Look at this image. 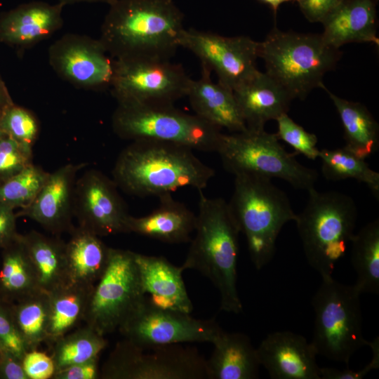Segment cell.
<instances>
[{"label":"cell","instance_id":"9a60e30c","mask_svg":"<svg viewBox=\"0 0 379 379\" xmlns=\"http://www.w3.org/2000/svg\"><path fill=\"white\" fill-rule=\"evenodd\" d=\"M48 56L58 76L76 88L100 91L111 87L115 60L99 39L66 34L50 46Z\"/></svg>","mask_w":379,"mask_h":379},{"label":"cell","instance_id":"8d00e7d4","mask_svg":"<svg viewBox=\"0 0 379 379\" xmlns=\"http://www.w3.org/2000/svg\"><path fill=\"white\" fill-rule=\"evenodd\" d=\"M278 130L275 133L298 154H302L307 159L315 160L319 157L320 150L317 147V137L315 134L306 131L301 126L291 119L287 113L277 119Z\"/></svg>","mask_w":379,"mask_h":379},{"label":"cell","instance_id":"ab89813d","mask_svg":"<svg viewBox=\"0 0 379 379\" xmlns=\"http://www.w3.org/2000/svg\"><path fill=\"white\" fill-rule=\"evenodd\" d=\"M22 364L28 379H50L56 372L51 355L37 349L27 351L22 357Z\"/></svg>","mask_w":379,"mask_h":379},{"label":"cell","instance_id":"f35d334b","mask_svg":"<svg viewBox=\"0 0 379 379\" xmlns=\"http://www.w3.org/2000/svg\"><path fill=\"white\" fill-rule=\"evenodd\" d=\"M0 348L22 359L28 351L15 326L11 304L0 300Z\"/></svg>","mask_w":379,"mask_h":379},{"label":"cell","instance_id":"44dd1931","mask_svg":"<svg viewBox=\"0 0 379 379\" xmlns=\"http://www.w3.org/2000/svg\"><path fill=\"white\" fill-rule=\"evenodd\" d=\"M234 95L247 128L264 129L270 120L288 112L293 98L272 77L258 71Z\"/></svg>","mask_w":379,"mask_h":379},{"label":"cell","instance_id":"5b68a950","mask_svg":"<svg viewBox=\"0 0 379 379\" xmlns=\"http://www.w3.org/2000/svg\"><path fill=\"white\" fill-rule=\"evenodd\" d=\"M341 55L321 34L283 32L277 27L258 42V58L265 62L266 73L293 99L303 100L321 87L324 74L335 67Z\"/></svg>","mask_w":379,"mask_h":379},{"label":"cell","instance_id":"f6af8a7d","mask_svg":"<svg viewBox=\"0 0 379 379\" xmlns=\"http://www.w3.org/2000/svg\"><path fill=\"white\" fill-rule=\"evenodd\" d=\"M0 379H28L22 368V359L1 348Z\"/></svg>","mask_w":379,"mask_h":379},{"label":"cell","instance_id":"6da1fadb","mask_svg":"<svg viewBox=\"0 0 379 379\" xmlns=\"http://www.w3.org/2000/svg\"><path fill=\"white\" fill-rule=\"evenodd\" d=\"M98 39L114 60H170L180 46L184 14L173 0H112Z\"/></svg>","mask_w":379,"mask_h":379},{"label":"cell","instance_id":"836d02e7","mask_svg":"<svg viewBox=\"0 0 379 379\" xmlns=\"http://www.w3.org/2000/svg\"><path fill=\"white\" fill-rule=\"evenodd\" d=\"M321 172L328 180L355 179L365 183L375 198L379 197V173L371 169L365 159L358 157L345 147L320 150Z\"/></svg>","mask_w":379,"mask_h":379},{"label":"cell","instance_id":"b9f144b4","mask_svg":"<svg viewBox=\"0 0 379 379\" xmlns=\"http://www.w3.org/2000/svg\"><path fill=\"white\" fill-rule=\"evenodd\" d=\"M300 11L312 22H322L342 0H296Z\"/></svg>","mask_w":379,"mask_h":379},{"label":"cell","instance_id":"4316f807","mask_svg":"<svg viewBox=\"0 0 379 379\" xmlns=\"http://www.w3.org/2000/svg\"><path fill=\"white\" fill-rule=\"evenodd\" d=\"M22 239L41 291L49 293L68 283L65 242L34 230L22 234Z\"/></svg>","mask_w":379,"mask_h":379},{"label":"cell","instance_id":"e575fe53","mask_svg":"<svg viewBox=\"0 0 379 379\" xmlns=\"http://www.w3.org/2000/svg\"><path fill=\"white\" fill-rule=\"evenodd\" d=\"M49 173L29 164L22 171L0 184V203L13 208H24L34 199Z\"/></svg>","mask_w":379,"mask_h":379},{"label":"cell","instance_id":"7402d4cb","mask_svg":"<svg viewBox=\"0 0 379 379\" xmlns=\"http://www.w3.org/2000/svg\"><path fill=\"white\" fill-rule=\"evenodd\" d=\"M211 70L201 65V77L191 80L187 95L194 114L232 133L247 129L233 91L211 78Z\"/></svg>","mask_w":379,"mask_h":379},{"label":"cell","instance_id":"8fae6325","mask_svg":"<svg viewBox=\"0 0 379 379\" xmlns=\"http://www.w3.org/2000/svg\"><path fill=\"white\" fill-rule=\"evenodd\" d=\"M145 297L134 252L110 247L107 267L93 288L84 321L105 336L118 329Z\"/></svg>","mask_w":379,"mask_h":379},{"label":"cell","instance_id":"603a6c76","mask_svg":"<svg viewBox=\"0 0 379 379\" xmlns=\"http://www.w3.org/2000/svg\"><path fill=\"white\" fill-rule=\"evenodd\" d=\"M378 0H342L321 22V34L330 46L339 48L350 43L379 45L377 37Z\"/></svg>","mask_w":379,"mask_h":379},{"label":"cell","instance_id":"ffe728a7","mask_svg":"<svg viewBox=\"0 0 379 379\" xmlns=\"http://www.w3.org/2000/svg\"><path fill=\"white\" fill-rule=\"evenodd\" d=\"M142 288L156 306L190 314L192 302L182 279V269L162 256L134 252Z\"/></svg>","mask_w":379,"mask_h":379},{"label":"cell","instance_id":"4fadbf2b","mask_svg":"<svg viewBox=\"0 0 379 379\" xmlns=\"http://www.w3.org/2000/svg\"><path fill=\"white\" fill-rule=\"evenodd\" d=\"M118 330L124 339L141 347L213 344L223 331L214 319H196L188 313L157 307L146 295Z\"/></svg>","mask_w":379,"mask_h":379},{"label":"cell","instance_id":"bcb514c9","mask_svg":"<svg viewBox=\"0 0 379 379\" xmlns=\"http://www.w3.org/2000/svg\"><path fill=\"white\" fill-rule=\"evenodd\" d=\"M13 102L8 90L0 76V107H5Z\"/></svg>","mask_w":379,"mask_h":379},{"label":"cell","instance_id":"74e56055","mask_svg":"<svg viewBox=\"0 0 379 379\" xmlns=\"http://www.w3.org/2000/svg\"><path fill=\"white\" fill-rule=\"evenodd\" d=\"M32 149L7 135L0 139V184L32 164Z\"/></svg>","mask_w":379,"mask_h":379},{"label":"cell","instance_id":"4dcf8cb0","mask_svg":"<svg viewBox=\"0 0 379 379\" xmlns=\"http://www.w3.org/2000/svg\"><path fill=\"white\" fill-rule=\"evenodd\" d=\"M351 261L357 273L355 288L361 294L379 293V220L368 222L351 239Z\"/></svg>","mask_w":379,"mask_h":379},{"label":"cell","instance_id":"7c38bea8","mask_svg":"<svg viewBox=\"0 0 379 379\" xmlns=\"http://www.w3.org/2000/svg\"><path fill=\"white\" fill-rule=\"evenodd\" d=\"M191 80L170 60H115L110 88L118 104H174L186 97Z\"/></svg>","mask_w":379,"mask_h":379},{"label":"cell","instance_id":"2e32d148","mask_svg":"<svg viewBox=\"0 0 379 379\" xmlns=\"http://www.w3.org/2000/svg\"><path fill=\"white\" fill-rule=\"evenodd\" d=\"M113 180L96 170L76 180L73 215L79 227L98 237L127 233L129 214Z\"/></svg>","mask_w":379,"mask_h":379},{"label":"cell","instance_id":"ee69618b","mask_svg":"<svg viewBox=\"0 0 379 379\" xmlns=\"http://www.w3.org/2000/svg\"><path fill=\"white\" fill-rule=\"evenodd\" d=\"M16 213L15 208L0 203V248L2 249L12 241L18 232L16 231Z\"/></svg>","mask_w":379,"mask_h":379},{"label":"cell","instance_id":"7dc6e473","mask_svg":"<svg viewBox=\"0 0 379 379\" xmlns=\"http://www.w3.org/2000/svg\"><path fill=\"white\" fill-rule=\"evenodd\" d=\"M260 2L269 6L274 13L276 14L279 7L284 4L288 2H294L296 0H258Z\"/></svg>","mask_w":379,"mask_h":379},{"label":"cell","instance_id":"681fc988","mask_svg":"<svg viewBox=\"0 0 379 379\" xmlns=\"http://www.w3.org/2000/svg\"><path fill=\"white\" fill-rule=\"evenodd\" d=\"M7 106V105H6ZM0 107V119H1V114H2V112L4 110V109L6 107ZM6 134L4 133V131L1 130V126H0V139L4 137Z\"/></svg>","mask_w":379,"mask_h":379},{"label":"cell","instance_id":"ac0fdd59","mask_svg":"<svg viewBox=\"0 0 379 379\" xmlns=\"http://www.w3.org/2000/svg\"><path fill=\"white\" fill-rule=\"evenodd\" d=\"M260 366L273 379H321L310 343L291 331L270 333L256 348Z\"/></svg>","mask_w":379,"mask_h":379},{"label":"cell","instance_id":"d6a6232c","mask_svg":"<svg viewBox=\"0 0 379 379\" xmlns=\"http://www.w3.org/2000/svg\"><path fill=\"white\" fill-rule=\"evenodd\" d=\"M107 345V340L104 335L86 325L56 340L51 345V355L57 371L71 365L99 358Z\"/></svg>","mask_w":379,"mask_h":379},{"label":"cell","instance_id":"5bb4252c","mask_svg":"<svg viewBox=\"0 0 379 379\" xmlns=\"http://www.w3.org/2000/svg\"><path fill=\"white\" fill-rule=\"evenodd\" d=\"M180 46L188 49L201 65L214 71L218 82L234 91L258 71V42L247 36H224L195 29H185Z\"/></svg>","mask_w":379,"mask_h":379},{"label":"cell","instance_id":"9c48e42d","mask_svg":"<svg viewBox=\"0 0 379 379\" xmlns=\"http://www.w3.org/2000/svg\"><path fill=\"white\" fill-rule=\"evenodd\" d=\"M275 133L249 129L223 134L217 153L223 168L234 175H253L284 180L298 190L314 187L318 173L287 152Z\"/></svg>","mask_w":379,"mask_h":379},{"label":"cell","instance_id":"7a4b0ae2","mask_svg":"<svg viewBox=\"0 0 379 379\" xmlns=\"http://www.w3.org/2000/svg\"><path fill=\"white\" fill-rule=\"evenodd\" d=\"M215 171L182 145L136 140L119 154L112 180L126 193L146 197H160L180 188L203 190Z\"/></svg>","mask_w":379,"mask_h":379},{"label":"cell","instance_id":"f546056e","mask_svg":"<svg viewBox=\"0 0 379 379\" xmlns=\"http://www.w3.org/2000/svg\"><path fill=\"white\" fill-rule=\"evenodd\" d=\"M93 287L67 283L48 293L49 326L47 343L51 345L84 321Z\"/></svg>","mask_w":379,"mask_h":379},{"label":"cell","instance_id":"3957f363","mask_svg":"<svg viewBox=\"0 0 379 379\" xmlns=\"http://www.w3.org/2000/svg\"><path fill=\"white\" fill-rule=\"evenodd\" d=\"M199 192L194 238L182 270H194L208 278L220 293V310L239 314L243 307L237 290L240 231L228 202Z\"/></svg>","mask_w":379,"mask_h":379},{"label":"cell","instance_id":"ba28073f","mask_svg":"<svg viewBox=\"0 0 379 379\" xmlns=\"http://www.w3.org/2000/svg\"><path fill=\"white\" fill-rule=\"evenodd\" d=\"M361 293L332 276L322 278L312 298L314 324L311 344L317 355L344 363L371 342L363 335Z\"/></svg>","mask_w":379,"mask_h":379},{"label":"cell","instance_id":"c3c4849f","mask_svg":"<svg viewBox=\"0 0 379 379\" xmlns=\"http://www.w3.org/2000/svg\"><path fill=\"white\" fill-rule=\"evenodd\" d=\"M112 0H58V2L62 4L64 6L67 4H72L80 2H88V3H95V2H103L109 4Z\"/></svg>","mask_w":379,"mask_h":379},{"label":"cell","instance_id":"277c9868","mask_svg":"<svg viewBox=\"0 0 379 379\" xmlns=\"http://www.w3.org/2000/svg\"><path fill=\"white\" fill-rule=\"evenodd\" d=\"M234 177L228 204L246 237L251 260L260 270L274 257L281 230L288 222L295 221L296 213L287 194L271 179L247 174Z\"/></svg>","mask_w":379,"mask_h":379},{"label":"cell","instance_id":"7bdbcfd3","mask_svg":"<svg viewBox=\"0 0 379 379\" xmlns=\"http://www.w3.org/2000/svg\"><path fill=\"white\" fill-rule=\"evenodd\" d=\"M99 358L60 369L53 379H96L100 378Z\"/></svg>","mask_w":379,"mask_h":379},{"label":"cell","instance_id":"e0dca14e","mask_svg":"<svg viewBox=\"0 0 379 379\" xmlns=\"http://www.w3.org/2000/svg\"><path fill=\"white\" fill-rule=\"evenodd\" d=\"M85 164H66L53 173L27 207L16 213L27 217L54 235L73 229V197L77 172Z\"/></svg>","mask_w":379,"mask_h":379},{"label":"cell","instance_id":"f1b7e54d","mask_svg":"<svg viewBox=\"0 0 379 379\" xmlns=\"http://www.w3.org/2000/svg\"><path fill=\"white\" fill-rule=\"evenodd\" d=\"M1 250L0 300L12 304L40 290L22 234L18 233Z\"/></svg>","mask_w":379,"mask_h":379},{"label":"cell","instance_id":"30bf717a","mask_svg":"<svg viewBox=\"0 0 379 379\" xmlns=\"http://www.w3.org/2000/svg\"><path fill=\"white\" fill-rule=\"evenodd\" d=\"M104 379H207L206 359L196 347L173 344L141 347L124 339L103 364Z\"/></svg>","mask_w":379,"mask_h":379},{"label":"cell","instance_id":"d4e9b609","mask_svg":"<svg viewBox=\"0 0 379 379\" xmlns=\"http://www.w3.org/2000/svg\"><path fill=\"white\" fill-rule=\"evenodd\" d=\"M206 359L207 379H254L259 377L260 364L256 348L242 333L225 331L213 342Z\"/></svg>","mask_w":379,"mask_h":379},{"label":"cell","instance_id":"cb8c5ba5","mask_svg":"<svg viewBox=\"0 0 379 379\" xmlns=\"http://www.w3.org/2000/svg\"><path fill=\"white\" fill-rule=\"evenodd\" d=\"M158 198V207L149 214L142 217L129 215L127 233L133 232L168 244L190 241L195 230L197 214L175 199L171 193Z\"/></svg>","mask_w":379,"mask_h":379},{"label":"cell","instance_id":"1f68e13d","mask_svg":"<svg viewBox=\"0 0 379 379\" xmlns=\"http://www.w3.org/2000/svg\"><path fill=\"white\" fill-rule=\"evenodd\" d=\"M13 318L27 350L46 343L49 326L48 294L39 290L11 304Z\"/></svg>","mask_w":379,"mask_h":379},{"label":"cell","instance_id":"8992f818","mask_svg":"<svg viewBox=\"0 0 379 379\" xmlns=\"http://www.w3.org/2000/svg\"><path fill=\"white\" fill-rule=\"evenodd\" d=\"M308 199L295 222L309 265L321 277L332 276L354 235L357 208L353 199L337 191H307Z\"/></svg>","mask_w":379,"mask_h":379},{"label":"cell","instance_id":"52a82bcc","mask_svg":"<svg viewBox=\"0 0 379 379\" xmlns=\"http://www.w3.org/2000/svg\"><path fill=\"white\" fill-rule=\"evenodd\" d=\"M114 132L127 140H154L216 152L221 129L173 104H117L112 117Z\"/></svg>","mask_w":379,"mask_h":379},{"label":"cell","instance_id":"d590c367","mask_svg":"<svg viewBox=\"0 0 379 379\" xmlns=\"http://www.w3.org/2000/svg\"><path fill=\"white\" fill-rule=\"evenodd\" d=\"M0 126L6 135L32 149L38 135L39 124L30 111L14 102L7 105L2 112Z\"/></svg>","mask_w":379,"mask_h":379},{"label":"cell","instance_id":"484cf974","mask_svg":"<svg viewBox=\"0 0 379 379\" xmlns=\"http://www.w3.org/2000/svg\"><path fill=\"white\" fill-rule=\"evenodd\" d=\"M70 233L65 243L68 283L94 286L107 267L110 247L82 227H74Z\"/></svg>","mask_w":379,"mask_h":379},{"label":"cell","instance_id":"83f0119b","mask_svg":"<svg viewBox=\"0 0 379 379\" xmlns=\"http://www.w3.org/2000/svg\"><path fill=\"white\" fill-rule=\"evenodd\" d=\"M321 88L327 92L339 114L344 130V147L364 159L375 153L379 147V126L366 107L338 97L324 84Z\"/></svg>","mask_w":379,"mask_h":379},{"label":"cell","instance_id":"d6986e66","mask_svg":"<svg viewBox=\"0 0 379 379\" xmlns=\"http://www.w3.org/2000/svg\"><path fill=\"white\" fill-rule=\"evenodd\" d=\"M64 5L34 1L22 4L0 15V43L18 52L51 37L63 25Z\"/></svg>","mask_w":379,"mask_h":379},{"label":"cell","instance_id":"60d3db41","mask_svg":"<svg viewBox=\"0 0 379 379\" xmlns=\"http://www.w3.org/2000/svg\"><path fill=\"white\" fill-rule=\"evenodd\" d=\"M371 347L373 357L371 361L362 369L354 371L346 368L344 370H339L334 368H320L321 379H361L364 378L370 371L379 368V341L378 337L371 341Z\"/></svg>","mask_w":379,"mask_h":379}]
</instances>
